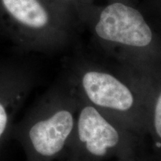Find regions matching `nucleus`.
I'll list each match as a JSON object with an SVG mask.
<instances>
[{
	"mask_svg": "<svg viewBox=\"0 0 161 161\" xmlns=\"http://www.w3.org/2000/svg\"><path fill=\"white\" fill-rule=\"evenodd\" d=\"M118 161H161V158L157 156L152 151L147 152L143 150L136 155L128 158L121 159Z\"/></svg>",
	"mask_w": 161,
	"mask_h": 161,
	"instance_id": "8",
	"label": "nucleus"
},
{
	"mask_svg": "<svg viewBox=\"0 0 161 161\" xmlns=\"http://www.w3.org/2000/svg\"><path fill=\"white\" fill-rule=\"evenodd\" d=\"M37 83L36 74L25 64L0 63V147L12 139L18 115Z\"/></svg>",
	"mask_w": 161,
	"mask_h": 161,
	"instance_id": "6",
	"label": "nucleus"
},
{
	"mask_svg": "<svg viewBox=\"0 0 161 161\" xmlns=\"http://www.w3.org/2000/svg\"><path fill=\"white\" fill-rule=\"evenodd\" d=\"M78 96L66 75L58 79L16 122L11 138L29 161L61 160L74 131Z\"/></svg>",
	"mask_w": 161,
	"mask_h": 161,
	"instance_id": "1",
	"label": "nucleus"
},
{
	"mask_svg": "<svg viewBox=\"0 0 161 161\" xmlns=\"http://www.w3.org/2000/svg\"><path fill=\"white\" fill-rule=\"evenodd\" d=\"M1 3L11 19L10 34L21 46L49 49L65 42L66 32L52 24L39 0H1Z\"/></svg>",
	"mask_w": 161,
	"mask_h": 161,
	"instance_id": "5",
	"label": "nucleus"
},
{
	"mask_svg": "<svg viewBox=\"0 0 161 161\" xmlns=\"http://www.w3.org/2000/svg\"><path fill=\"white\" fill-rule=\"evenodd\" d=\"M65 75L80 98L140 137L147 136L143 97L127 70L116 72L84 62Z\"/></svg>",
	"mask_w": 161,
	"mask_h": 161,
	"instance_id": "2",
	"label": "nucleus"
},
{
	"mask_svg": "<svg viewBox=\"0 0 161 161\" xmlns=\"http://www.w3.org/2000/svg\"><path fill=\"white\" fill-rule=\"evenodd\" d=\"M96 37L107 46L118 48L124 69L137 75L161 70V46L142 14L122 3L106 6L93 26Z\"/></svg>",
	"mask_w": 161,
	"mask_h": 161,
	"instance_id": "3",
	"label": "nucleus"
},
{
	"mask_svg": "<svg viewBox=\"0 0 161 161\" xmlns=\"http://www.w3.org/2000/svg\"><path fill=\"white\" fill-rule=\"evenodd\" d=\"M129 73L143 97L152 152L161 158V70L147 75Z\"/></svg>",
	"mask_w": 161,
	"mask_h": 161,
	"instance_id": "7",
	"label": "nucleus"
},
{
	"mask_svg": "<svg viewBox=\"0 0 161 161\" xmlns=\"http://www.w3.org/2000/svg\"><path fill=\"white\" fill-rule=\"evenodd\" d=\"M78 96V95H77ZM74 131L61 161H103L130 158L144 149L143 139L78 96Z\"/></svg>",
	"mask_w": 161,
	"mask_h": 161,
	"instance_id": "4",
	"label": "nucleus"
}]
</instances>
